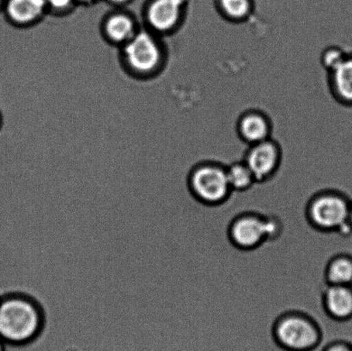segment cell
<instances>
[{
  "instance_id": "cell-1",
  "label": "cell",
  "mask_w": 352,
  "mask_h": 351,
  "mask_svg": "<svg viewBox=\"0 0 352 351\" xmlns=\"http://www.w3.org/2000/svg\"><path fill=\"white\" fill-rule=\"evenodd\" d=\"M44 328V314L30 295L13 293L0 297V339L7 346L27 348L36 343Z\"/></svg>"
},
{
  "instance_id": "cell-2",
  "label": "cell",
  "mask_w": 352,
  "mask_h": 351,
  "mask_svg": "<svg viewBox=\"0 0 352 351\" xmlns=\"http://www.w3.org/2000/svg\"><path fill=\"white\" fill-rule=\"evenodd\" d=\"M275 345L282 351H316L322 348L320 326L302 313H287L277 319L272 329Z\"/></svg>"
},
{
  "instance_id": "cell-3",
  "label": "cell",
  "mask_w": 352,
  "mask_h": 351,
  "mask_svg": "<svg viewBox=\"0 0 352 351\" xmlns=\"http://www.w3.org/2000/svg\"><path fill=\"white\" fill-rule=\"evenodd\" d=\"M351 199L336 191L322 192L308 206V218L315 228L322 231L352 235L349 222Z\"/></svg>"
},
{
  "instance_id": "cell-4",
  "label": "cell",
  "mask_w": 352,
  "mask_h": 351,
  "mask_svg": "<svg viewBox=\"0 0 352 351\" xmlns=\"http://www.w3.org/2000/svg\"><path fill=\"white\" fill-rule=\"evenodd\" d=\"M190 191L199 201L206 205H219L231 194L226 167L206 163L195 167L188 179Z\"/></svg>"
},
{
  "instance_id": "cell-5",
  "label": "cell",
  "mask_w": 352,
  "mask_h": 351,
  "mask_svg": "<svg viewBox=\"0 0 352 351\" xmlns=\"http://www.w3.org/2000/svg\"><path fill=\"white\" fill-rule=\"evenodd\" d=\"M231 242L241 249H256L267 240L265 216L257 213H246L238 216L230 226Z\"/></svg>"
},
{
  "instance_id": "cell-6",
  "label": "cell",
  "mask_w": 352,
  "mask_h": 351,
  "mask_svg": "<svg viewBox=\"0 0 352 351\" xmlns=\"http://www.w3.org/2000/svg\"><path fill=\"white\" fill-rule=\"evenodd\" d=\"M125 56L131 67L140 71H149L157 67L160 51L150 34L140 32L133 34L127 41Z\"/></svg>"
},
{
  "instance_id": "cell-7",
  "label": "cell",
  "mask_w": 352,
  "mask_h": 351,
  "mask_svg": "<svg viewBox=\"0 0 352 351\" xmlns=\"http://www.w3.org/2000/svg\"><path fill=\"white\" fill-rule=\"evenodd\" d=\"M257 182H263L274 177L280 166V157L274 146L262 141L252 148L245 159Z\"/></svg>"
},
{
  "instance_id": "cell-8",
  "label": "cell",
  "mask_w": 352,
  "mask_h": 351,
  "mask_svg": "<svg viewBox=\"0 0 352 351\" xmlns=\"http://www.w3.org/2000/svg\"><path fill=\"white\" fill-rule=\"evenodd\" d=\"M323 307L333 321L348 322L352 319V286L327 285L324 291Z\"/></svg>"
},
{
  "instance_id": "cell-9",
  "label": "cell",
  "mask_w": 352,
  "mask_h": 351,
  "mask_svg": "<svg viewBox=\"0 0 352 351\" xmlns=\"http://www.w3.org/2000/svg\"><path fill=\"white\" fill-rule=\"evenodd\" d=\"M184 3L185 0H155L148 12L151 26L160 31L171 29L177 23Z\"/></svg>"
},
{
  "instance_id": "cell-10",
  "label": "cell",
  "mask_w": 352,
  "mask_h": 351,
  "mask_svg": "<svg viewBox=\"0 0 352 351\" xmlns=\"http://www.w3.org/2000/svg\"><path fill=\"white\" fill-rule=\"evenodd\" d=\"M325 278L329 285L352 286V256L340 253L327 264Z\"/></svg>"
},
{
  "instance_id": "cell-11",
  "label": "cell",
  "mask_w": 352,
  "mask_h": 351,
  "mask_svg": "<svg viewBox=\"0 0 352 351\" xmlns=\"http://www.w3.org/2000/svg\"><path fill=\"white\" fill-rule=\"evenodd\" d=\"M46 5V0H10L7 12L15 22L30 23L43 14Z\"/></svg>"
},
{
  "instance_id": "cell-12",
  "label": "cell",
  "mask_w": 352,
  "mask_h": 351,
  "mask_svg": "<svg viewBox=\"0 0 352 351\" xmlns=\"http://www.w3.org/2000/svg\"><path fill=\"white\" fill-rule=\"evenodd\" d=\"M228 180L231 190L244 192L256 183V180L245 161H236L226 167Z\"/></svg>"
},
{
  "instance_id": "cell-13",
  "label": "cell",
  "mask_w": 352,
  "mask_h": 351,
  "mask_svg": "<svg viewBox=\"0 0 352 351\" xmlns=\"http://www.w3.org/2000/svg\"><path fill=\"white\" fill-rule=\"evenodd\" d=\"M241 131L245 139L250 142L261 143L267 136L268 126L262 117L252 115L241 120Z\"/></svg>"
},
{
  "instance_id": "cell-14",
  "label": "cell",
  "mask_w": 352,
  "mask_h": 351,
  "mask_svg": "<svg viewBox=\"0 0 352 351\" xmlns=\"http://www.w3.org/2000/svg\"><path fill=\"white\" fill-rule=\"evenodd\" d=\"M107 33L112 40L127 41L133 36V24L132 21L124 15L113 16L106 25Z\"/></svg>"
},
{
  "instance_id": "cell-15",
  "label": "cell",
  "mask_w": 352,
  "mask_h": 351,
  "mask_svg": "<svg viewBox=\"0 0 352 351\" xmlns=\"http://www.w3.org/2000/svg\"><path fill=\"white\" fill-rule=\"evenodd\" d=\"M338 91L341 96L352 100V60H343L334 68Z\"/></svg>"
},
{
  "instance_id": "cell-16",
  "label": "cell",
  "mask_w": 352,
  "mask_h": 351,
  "mask_svg": "<svg viewBox=\"0 0 352 351\" xmlns=\"http://www.w3.org/2000/svg\"><path fill=\"white\" fill-rule=\"evenodd\" d=\"M221 8L228 16L243 19L250 13L251 0H219Z\"/></svg>"
},
{
  "instance_id": "cell-17",
  "label": "cell",
  "mask_w": 352,
  "mask_h": 351,
  "mask_svg": "<svg viewBox=\"0 0 352 351\" xmlns=\"http://www.w3.org/2000/svg\"><path fill=\"white\" fill-rule=\"evenodd\" d=\"M320 351H352V342L344 339L333 340L324 345Z\"/></svg>"
},
{
  "instance_id": "cell-18",
  "label": "cell",
  "mask_w": 352,
  "mask_h": 351,
  "mask_svg": "<svg viewBox=\"0 0 352 351\" xmlns=\"http://www.w3.org/2000/svg\"><path fill=\"white\" fill-rule=\"evenodd\" d=\"M342 61L343 58L341 57V54L337 51L330 52L326 57V63L333 69L336 68L337 65H339Z\"/></svg>"
},
{
  "instance_id": "cell-19",
  "label": "cell",
  "mask_w": 352,
  "mask_h": 351,
  "mask_svg": "<svg viewBox=\"0 0 352 351\" xmlns=\"http://www.w3.org/2000/svg\"><path fill=\"white\" fill-rule=\"evenodd\" d=\"M72 0H46L48 5L54 7L55 9H63L70 5Z\"/></svg>"
},
{
  "instance_id": "cell-20",
  "label": "cell",
  "mask_w": 352,
  "mask_h": 351,
  "mask_svg": "<svg viewBox=\"0 0 352 351\" xmlns=\"http://www.w3.org/2000/svg\"><path fill=\"white\" fill-rule=\"evenodd\" d=\"M0 351H6V343L1 339H0Z\"/></svg>"
},
{
  "instance_id": "cell-21",
  "label": "cell",
  "mask_w": 352,
  "mask_h": 351,
  "mask_svg": "<svg viewBox=\"0 0 352 351\" xmlns=\"http://www.w3.org/2000/svg\"><path fill=\"white\" fill-rule=\"evenodd\" d=\"M349 222H350V225L352 227V201L351 202V206H350Z\"/></svg>"
},
{
  "instance_id": "cell-22",
  "label": "cell",
  "mask_w": 352,
  "mask_h": 351,
  "mask_svg": "<svg viewBox=\"0 0 352 351\" xmlns=\"http://www.w3.org/2000/svg\"><path fill=\"white\" fill-rule=\"evenodd\" d=\"M111 1L115 3H123L126 1V0H111Z\"/></svg>"
},
{
  "instance_id": "cell-23",
  "label": "cell",
  "mask_w": 352,
  "mask_h": 351,
  "mask_svg": "<svg viewBox=\"0 0 352 351\" xmlns=\"http://www.w3.org/2000/svg\"><path fill=\"white\" fill-rule=\"evenodd\" d=\"M0 227H1V226H0ZM2 231H3V230H2ZM3 237H5V236H3ZM5 240H6V239H5ZM6 253H7V250H6ZM7 262H8V259H7ZM8 288H9V274H8ZM8 294H9V292H8Z\"/></svg>"
},
{
  "instance_id": "cell-24",
  "label": "cell",
  "mask_w": 352,
  "mask_h": 351,
  "mask_svg": "<svg viewBox=\"0 0 352 351\" xmlns=\"http://www.w3.org/2000/svg\"><path fill=\"white\" fill-rule=\"evenodd\" d=\"M0 225H1V223H0ZM2 229H3V228H2ZM3 236H5V233H3ZM5 238H6V237H5ZM6 249H7V246H6ZM7 256H8V253H7Z\"/></svg>"
},
{
  "instance_id": "cell-25",
  "label": "cell",
  "mask_w": 352,
  "mask_h": 351,
  "mask_svg": "<svg viewBox=\"0 0 352 351\" xmlns=\"http://www.w3.org/2000/svg\"><path fill=\"white\" fill-rule=\"evenodd\" d=\"M0 226H1V225H0ZM1 228H2V227H1ZM2 230H3V229H2ZM5 239H6V238H5ZM6 250H7V249H6ZM7 259H8V256H7ZM8 274H9V273H8Z\"/></svg>"
},
{
  "instance_id": "cell-26",
  "label": "cell",
  "mask_w": 352,
  "mask_h": 351,
  "mask_svg": "<svg viewBox=\"0 0 352 351\" xmlns=\"http://www.w3.org/2000/svg\"><path fill=\"white\" fill-rule=\"evenodd\" d=\"M0 1H1V0H0Z\"/></svg>"
}]
</instances>
